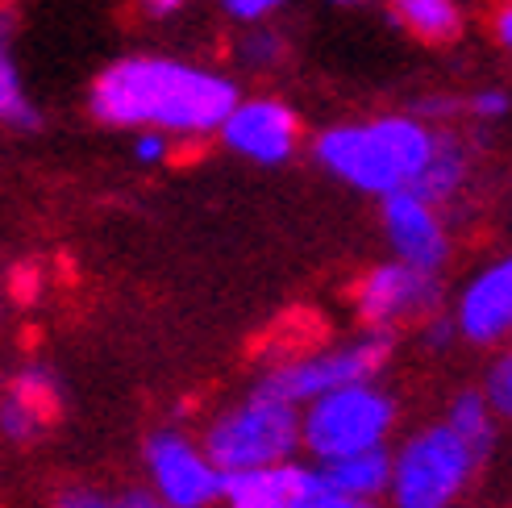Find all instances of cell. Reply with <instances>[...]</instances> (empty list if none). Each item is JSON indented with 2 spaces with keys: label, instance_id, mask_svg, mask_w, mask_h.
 I'll list each match as a JSON object with an SVG mask.
<instances>
[{
  "label": "cell",
  "instance_id": "cell-1",
  "mask_svg": "<svg viewBox=\"0 0 512 508\" xmlns=\"http://www.w3.org/2000/svg\"><path fill=\"white\" fill-rule=\"evenodd\" d=\"M238 88L175 59H121L92 84V113L105 125L204 134L234 113Z\"/></svg>",
  "mask_w": 512,
  "mask_h": 508
},
{
  "label": "cell",
  "instance_id": "cell-2",
  "mask_svg": "<svg viewBox=\"0 0 512 508\" xmlns=\"http://www.w3.org/2000/svg\"><path fill=\"white\" fill-rule=\"evenodd\" d=\"M433 146H438V138H433L421 121L383 117L371 125H342V130H329L317 142V155L329 171H338L354 188L396 196V192L413 188V180L433 159Z\"/></svg>",
  "mask_w": 512,
  "mask_h": 508
},
{
  "label": "cell",
  "instance_id": "cell-3",
  "mask_svg": "<svg viewBox=\"0 0 512 508\" xmlns=\"http://www.w3.org/2000/svg\"><path fill=\"white\" fill-rule=\"evenodd\" d=\"M479 467L483 459L446 421L429 425L392 454L388 500L392 508H454Z\"/></svg>",
  "mask_w": 512,
  "mask_h": 508
},
{
  "label": "cell",
  "instance_id": "cell-4",
  "mask_svg": "<svg viewBox=\"0 0 512 508\" xmlns=\"http://www.w3.org/2000/svg\"><path fill=\"white\" fill-rule=\"evenodd\" d=\"M392 425H396V400L388 392L375 384H350L304 404L300 446L325 467L363 450H383Z\"/></svg>",
  "mask_w": 512,
  "mask_h": 508
},
{
  "label": "cell",
  "instance_id": "cell-5",
  "mask_svg": "<svg viewBox=\"0 0 512 508\" xmlns=\"http://www.w3.org/2000/svg\"><path fill=\"white\" fill-rule=\"evenodd\" d=\"M296 446H300V413L259 392H250L242 404L225 409L200 442V450L209 454V463L221 475L288 463Z\"/></svg>",
  "mask_w": 512,
  "mask_h": 508
},
{
  "label": "cell",
  "instance_id": "cell-6",
  "mask_svg": "<svg viewBox=\"0 0 512 508\" xmlns=\"http://www.w3.org/2000/svg\"><path fill=\"white\" fill-rule=\"evenodd\" d=\"M388 354H392V338L371 334L338 350H321V354H304V359H292V363H279L275 371L259 379L254 392L288 404V409H300V404H313L317 396H329L338 388L371 384L383 371V363H388Z\"/></svg>",
  "mask_w": 512,
  "mask_h": 508
},
{
  "label": "cell",
  "instance_id": "cell-7",
  "mask_svg": "<svg viewBox=\"0 0 512 508\" xmlns=\"http://www.w3.org/2000/svg\"><path fill=\"white\" fill-rule=\"evenodd\" d=\"M142 463L150 475V492H155L167 508H213L221 504V484L225 475L209 463V454L200 450L179 429H159L146 438Z\"/></svg>",
  "mask_w": 512,
  "mask_h": 508
},
{
  "label": "cell",
  "instance_id": "cell-8",
  "mask_svg": "<svg viewBox=\"0 0 512 508\" xmlns=\"http://www.w3.org/2000/svg\"><path fill=\"white\" fill-rule=\"evenodd\" d=\"M354 300H358V317H363L375 334H388V325L417 317L438 304V279L404 267V263L375 267L363 284H358Z\"/></svg>",
  "mask_w": 512,
  "mask_h": 508
},
{
  "label": "cell",
  "instance_id": "cell-9",
  "mask_svg": "<svg viewBox=\"0 0 512 508\" xmlns=\"http://www.w3.org/2000/svg\"><path fill=\"white\" fill-rule=\"evenodd\" d=\"M300 125L292 117V109H284L279 100H250V105H234L221 121V138L246 159L259 163H279L292 155Z\"/></svg>",
  "mask_w": 512,
  "mask_h": 508
},
{
  "label": "cell",
  "instance_id": "cell-10",
  "mask_svg": "<svg viewBox=\"0 0 512 508\" xmlns=\"http://www.w3.org/2000/svg\"><path fill=\"white\" fill-rule=\"evenodd\" d=\"M317 496V471L300 463H275L225 475L221 504L225 508H309Z\"/></svg>",
  "mask_w": 512,
  "mask_h": 508
},
{
  "label": "cell",
  "instance_id": "cell-11",
  "mask_svg": "<svg viewBox=\"0 0 512 508\" xmlns=\"http://www.w3.org/2000/svg\"><path fill=\"white\" fill-rule=\"evenodd\" d=\"M383 221H388L392 246L400 250L404 267L425 271V275H433L442 267L446 230H442V221L433 217L429 205H421V200L408 196V192H396V196H388V205H383Z\"/></svg>",
  "mask_w": 512,
  "mask_h": 508
},
{
  "label": "cell",
  "instance_id": "cell-12",
  "mask_svg": "<svg viewBox=\"0 0 512 508\" xmlns=\"http://www.w3.org/2000/svg\"><path fill=\"white\" fill-rule=\"evenodd\" d=\"M458 329L471 342H500L504 334H512V259L488 267L463 292Z\"/></svg>",
  "mask_w": 512,
  "mask_h": 508
},
{
  "label": "cell",
  "instance_id": "cell-13",
  "mask_svg": "<svg viewBox=\"0 0 512 508\" xmlns=\"http://www.w3.org/2000/svg\"><path fill=\"white\" fill-rule=\"evenodd\" d=\"M317 479H321V488H325V492H334V496L375 504L379 496H388L392 454H388V446H383V450L350 454V459H338V463L317 467Z\"/></svg>",
  "mask_w": 512,
  "mask_h": 508
},
{
  "label": "cell",
  "instance_id": "cell-14",
  "mask_svg": "<svg viewBox=\"0 0 512 508\" xmlns=\"http://www.w3.org/2000/svg\"><path fill=\"white\" fill-rule=\"evenodd\" d=\"M13 30H17V13L0 9V121L17 125V130H42V113L30 105L13 63Z\"/></svg>",
  "mask_w": 512,
  "mask_h": 508
},
{
  "label": "cell",
  "instance_id": "cell-15",
  "mask_svg": "<svg viewBox=\"0 0 512 508\" xmlns=\"http://www.w3.org/2000/svg\"><path fill=\"white\" fill-rule=\"evenodd\" d=\"M467 175V159L463 150H458V142H438L433 146V159L425 163V171L413 180V188H408V196H417L421 205H429V200H446L458 184H463Z\"/></svg>",
  "mask_w": 512,
  "mask_h": 508
},
{
  "label": "cell",
  "instance_id": "cell-16",
  "mask_svg": "<svg viewBox=\"0 0 512 508\" xmlns=\"http://www.w3.org/2000/svg\"><path fill=\"white\" fill-rule=\"evenodd\" d=\"M446 425H450L454 434L479 454V459H488V450H492V442H496V417H492L488 396H479V392H463V396H458V400L450 404Z\"/></svg>",
  "mask_w": 512,
  "mask_h": 508
},
{
  "label": "cell",
  "instance_id": "cell-17",
  "mask_svg": "<svg viewBox=\"0 0 512 508\" xmlns=\"http://www.w3.org/2000/svg\"><path fill=\"white\" fill-rule=\"evenodd\" d=\"M9 396L21 400L25 409H30L38 421H55L59 409H63V388H59V375L42 367V363H30V367H21L13 375V384H9Z\"/></svg>",
  "mask_w": 512,
  "mask_h": 508
},
{
  "label": "cell",
  "instance_id": "cell-18",
  "mask_svg": "<svg viewBox=\"0 0 512 508\" xmlns=\"http://www.w3.org/2000/svg\"><path fill=\"white\" fill-rule=\"evenodd\" d=\"M396 5V17L417 30L421 38H433V42H446L458 34V9L454 0H392Z\"/></svg>",
  "mask_w": 512,
  "mask_h": 508
},
{
  "label": "cell",
  "instance_id": "cell-19",
  "mask_svg": "<svg viewBox=\"0 0 512 508\" xmlns=\"http://www.w3.org/2000/svg\"><path fill=\"white\" fill-rule=\"evenodd\" d=\"M42 429H46V421H38L21 400H13L5 392V400H0V438L13 442V446H25V442H34Z\"/></svg>",
  "mask_w": 512,
  "mask_h": 508
},
{
  "label": "cell",
  "instance_id": "cell-20",
  "mask_svg": "<svg viewBox=\"0 0 512 508\" xmlns=\"http://www.w3.org/2000/svg\"><path fill=\"white\" fill-rule=\"evenodd\" d=\"M483 396H488L492 413L512 417V354L496 363V371H492V379H488V392H483Z\"/></svg>",
  "mask_w": 512,
  "mask_h": 508
},
{
  "label": "cell",
  "instance_id": "cell-21",
  "mask_svg": "<svg viewBox=\"0 0 512 508\" xmlns=\"http://www.w3.org/2000/svg\"><path fill=\"white\" fill-rule=\"evenodd\" d=\"M50 508H117L113 496H105L100 488H88V484H71L63 492H55Z\"/></svg>",
  "mask_w": 512,
  "mask_h": 508
},
{
  "label": "cell",
  "instance_id": "cell-22",
  "mask_svg": "<svg viewBox=\"0 0 512 508\" xmlns=\"http://www.w3.org/2000/svg\"><path fill=\"white\" fill-rule=\"evenodd\" d=\"M134 155H138L142 163H163V159H167V138H163V134H138Z\"/></svg>",
  "mask_w": 512,
  "mask_h": 508
},
{
  "label": "cell",
  "instance_id": "cell-23",
  "mask_svg": "<svg viewBox=\"0 0 512 508\" xmlns=\"http://www.w3.org/2000/svg\"><path fill=\"white\" fill-rule=\"evenodd\" d=\"M279 5H284V0H225V9L234 17H242V21H254V17L279 9Z\"/></svg>",
  "mask_w": 512,
  "mask_h": 508
},
{
  "label": "cell",
  "instance_id": "cell-24",
  "mask_svg": "<svg viewBox=\"0 0 512 508\" xmlns=\"http://www.w3.org/2000/svg\"><path fill=\"white\" fill-rule=\"evenodd\" d=\"M471 109H475L479 117H500V113L508 109V96H504V92H483V96L471 100Z\"/></svg>",
  "mask_w": 512,
  "mask_h": 508
},
{
  "label": "cell",
  "instance_id": "cell-25",
  "mask_svg": "<svg viewBox=\"0 0 512 508\" xmlns=\"http://www.w3.org/2000/svg\"><path fill=\"white\" fill-rule=\"evenodd\" d=\"M309 508H375V504H363V500H346V496H334V492H325V488H321V479H317V496L309 500Z\"/></svg>",
  "mask_w": 512,
  "mask_h": 508
},
{
  "label": "cell",
  "instance_id": "cell-26",
  "mask_svg": "<svg viewBox=\"0 0 512 508\" xmlns=\"http://www.w3.org/2000/svg\"><path fill=\"white\" fill-rule=\"evenodd\" d=\"M117 508H167V504L155 492H150V488H134V492L117 496Z\"/></svg>",
  "mask_w": 512,
  "mask_h": 508
},
{
  "label": "cell",
  "instance_id": "cell-27",
  "mask_svg": "<svg viewBox=\"0 0 512 508\" xmlns=\"http://www.w3.org/2000/svg\"><path fill=\"white\" fill-rule=\"evenodd\" d=\"M142 5H146L150 17H167V13H175L179 5H184V0H142Z\"/></svg>",
  "mask_w": 512,
  "mask_h": 508
},
{
  "label": "cell",
  "instance_id": "cell-28",
  "mask_svg": "<svg viewBox=\"0 0 512 508\" xmlns=\"http://www.w3.org/2000/svg\"><path fill=\"white\" fill-rule=\"evenodd\" d=\"M429 342H433V346L450 342V321H433V325H429Z\"/></svg>",
  "mask_w": 512,
  "mask_h": 508
},
{
  "label": "cell",
  "instance_id": "cell-29",
  "mask_svg": "<svg viewBox=\"0 0 512 508\" xmlns=\"http://www.w3.org/2000/svg\"><path fill=\"white\" fill-rule=\"evenodd\" d=\"M500 38H504V46H512V9L500 13Z\"/></svg>",
  "mask_w": 512,
  "mask_h": 508
},
{
  "label": "cell",
  "instance_id": "cell-30",
  "mask_svg": "<svg viewBox=\"0 0 512 508\" xmlns=\"http://www.w3.org/2000/svg\"><path fill=\"white\" fill-rule=\"evenodd\" d=\"M338 5H350V0H338Z\"/></svg>",
  "mask_w": 512,
  "mask_h": 508
}]
</instances>
